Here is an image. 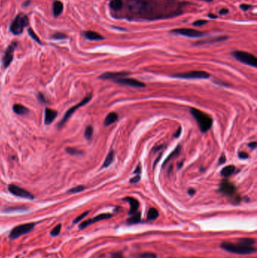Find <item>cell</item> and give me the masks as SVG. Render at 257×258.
<instances>
[{
	"label": "cell",
	"mask_w": 257,
	"mask_h": 258,
	"mask_svg": "<svg viewBox=\"0 0 257 258\" xmlns=\"http://www.w3.org/2000/svg\"><path fill=\"white\" fill-rule=\"evenodd\" d=\"M190 112L195 119L196 120L198 126L200 128L201 131L203 133L207 132L210 129L211 126L213 125V120L210 116L206 114L205 113L199 110V109H195V108H191Z\"/></svg>",
	"instance_id": "cell-2"
},
{
	"label": "cell",
	"mask_w": 257,
	"mask_h": 258,
	"mask_svg": "<svg viewBox=\"0 0 257 258\" xmlns=\"http://www.w3.org/2000/svg\"><path fill=\"white\" fill-rule=\"evenodd\" d=\"M161 157H162V154H161V155H160V156H159L158 158H157L156 161H155V162H154V167H155V165H156V164H157V162H158L159 161V158H160Z\"/></svg>",
	"instance_id": "cell-50"
},
{
	"label": "cell",
	"mask_w": 257,
	"mask_h": 258,
	"mask_svg": "<svg viewBox=\"0 0 257 258\" xmlns=\"http://www.w3.org/2000/svg\"><path fill=\"white\" fill-rule=\"evenodd\" d=\"M140 180V176L137 175V176H135L134 177H133L132 179H131L130 183L131 184H137V183L139 182Z\"/></svg>",
	"instance_id": "cell-40"
},
{
	"label": "cell",
	"mask_w": 257,
	"mask_h": 258,
	"mask_svg": "<svg viewBox=\"0 0 257 258\" xmlns=\"http://www.w3.org/2000/svg\"><path fill=\"white\" fill-rule=\"evenodd\" d=\"M248 146H249V147L250 148V149H254L256 147V142H251V143H250V144H248Z\"/></svg>",
	"instance_id": "cell-44"
},
{
	"label": "cell",
	"mask_w": 257,
	"mask_h": 258,
	"mask_svg": "<svg viewBox=\"0 0 257 258\" xmlns=\"http://www.w3.org/2000/svg\"><path fill=\"white\" fill-rule=\"evenodd\" d=\"M251 7H252V6H250V5H247V4H241V8L243 10V11H244L249 10L250 8H251Z\"/></svg>",
	"instance_id": "cell-41"
},
{
	"label": "cell",
	"mask_w": 257,
	"mask_h": 258,
	"mask_svg": "<svg viewBox=\"0 0 257 258\" xmlns=\"http://www.w3.org/2000/svg\"><path fill=\"white\" fill-rule=\"evenodd\" d=\"M180 133H181V128H179V129H178L177 132H176L175 135H174V137H178L179 136V135H180Z\"/></svg>",
	"instance_id": "cell-48"
},
{
	"label": "cell",
	"mask_w": 257,
	"mask_h": 258,
	"mask_svg": "<svg viewBox=\"0 0 257 258\" xmlns=\"http://www.w3.org/2000/svg\"><path fill=\"white\" fill-rule=\"evenodd\" d=\"M115 157V152L113 150H111L108 153L107 156L106 157V159H105L104 165H103V168H107L109 167L111 163L113 162V160H114Z\"/></svg>",
	"instance_id": "cell-25"
},
{
	"label": "cell",
	"mask_w": 257,
	"mask_h": 258,
	"mask_svg": "<svg viewBox=\"0 0 257 258\" xmlns=\"http://www.w3.org/2000/svg\"><path fill=\"white\" fill-rule=\"evenodd\" d=\"M227 39H228L227 36H220V37L214 38V39H210V40L208 39V40H205V41L201 42H198L197 44H204V43H209V42H217L224 41V40Z\"/></svg>",
	"instance_id": "cell-29"
},
{
	"label": "cell",
	"mask_w": 257,
	"mask_h": 258,
	"mask_svg": "<svg viewBox=\"0 0 257 258\" xmlns=\"http://www.w3.org/2000/svg\"><path fill=\"white\" fill-rule=\"evenodd\" d=\"M66 151L68 154L72 155V156H76V155L82 154V153L81 151H79L78 149H76V148H73V147H67L66 149Z\"/></svg>",
	"instance_id": "cell-30"
},
{
	"label": "cell",
	"mask_w": 257,
	"mask_h": 258,
	"mask_svg": "<svg viewBox=\"0 0 257 258\" xmlns=\"http://www.w3.org/2000/svg\"><path fill=\"white\" fill-rule=\"evenodd\" d=\"M84 189H85V186H76V187L72 188V189H69V190L68 191V193H80V192L83 191Z\"/></svg>",
	"instance_id": "cell-32"
},
{
	"label": "cell",
	"mask_w": 257,
	"mask_h": 258,
	"mask_svg": "<svg viewBox=\"0 0 257 258\" xmlns=\"http://www.w3.org/2000/svg\"><path fill=\"white\" fill-rule=\"evenodd\" d=\"M188 193L189 196H193V195L195 193V190L193 189H189L188 191Z\"/></svg>",
	"instance_id": "cell-47"
},
{
	"label": "cell",
	"mask_w": 257,
	"mask_h": 258,
	"mask_svg": "<svg viewBox=\"0 0 257 258\" xmlns=\"http://www.w3.org/2000/svg\"><path fill=\"white\" fill-rule=\"evenodd\" d=\"M221 247L224 250L234 254H249L256 251V248L253 246H246L240 243H231V242H224L221 245Z\"/></svg>",
	"instance_id": "cell-3"
},
{
	"label": "cell",
	"mask_w": 257,
	"mask_h": 258,
	"mask_svg": "<svg viewBox=\"0 0 257 258\" xmlns=\"http://www.w3.org/2000/svg\"><path fill=\"white\" fill-rule=\"evenodd\" d=\"M84 36L87 39L91 40V41H98V40H103L104 39L100 34L94 32V31H85L84 33Z\"/></svg>",
	"instance_id": "cell-19"
},
{
	"label": "cell",
	"mask_w": 257,
	"mask_h": 258,
	"mask_svg": "<svg viewBox=\"0 0 257 258\" xmlns=\"http://www.w3.org/2000/svg\"><path fill=\"white\" fill-rule=\"evenodd\" d=\"M35 225L36 224H33V223H28V224L19 225V226L14 228L11 231V233L9 234L10 238L16 239V238H19V237L23 236V235L27 234V233L32 231L33 228H34Z\"/></svg>",
	"instance_id": "cell-6"
},
{
	"label": "cell",
	"mask_w": 257,
	"mask_h": 258,
	"mask_svg": "<svg viewBox=\"0 0 257 258\" xmlns=\"http://www.w3.org/2000/svg\"><path fill=\"white\" fill-rule=\"evenodd\" d=\"M93 132H94L93 128H92V126L89 125V126L87 127L86 129H85V137H86L88 140H90V139L92 137V135H93Z\"/></svg>",
	"instance_id": "cell-31"
},
{
	"label": "cell",
	"mask_w": 257,
	"mask_h": 258,
	"mask_svg": "<svg viewBox=\"0 0 257 258\" xmlns=\"http://www.w3.org/2000/svg\"><path fill=\"white\" fill-rule=\"evenodd\" d=\"M225 162V155H223V156H221L219 158V164H223Z\"/></svg>",
	"instance_id": "cell-45"
},
{
	"label": "cell",
	"mask_w": 257,
	"mask_h": 258,
	"mask_svg": "<svg viewBox=\"0 0 257 258\" xmlns=\"http://www.w3.org/2000/svg\"><path fill=\"white\" fill-rule=\"evenodd\" d=\"M114 82L118 83V84L128 85V86L133 87V88H143V87H145L144 83L141 82L138 80L129 79V78H119V79L114 80Z\"/></svg>",
	"instance_id": "cell-12"
},
{
	"label": "cell",
	"mask_w": 257,
	"mask_h": 258,
	"mask_svg": "<svg viewBox=\"0 0 257 258\" xmlns=\"http://www.w3.org/2000/svg\"><path fill=\"white\" fill-rule=\"evenodd\" d=\"M8 190L11 194L18 197H21V198H28V199H33V198H34L29 192L23 189L20 186L15 185V184H11V185L8 186Z\"/></svg>",
	"instance_id": "cell-10"
},
{
	"label": "cell",
	"mask_w": 257,
	"mask_h": 258,
	"mask_svg": "<svg viewBox=\"0 0 257 258\" xmlns=\"http://www.w3.org/2000/svg\"><path fill=\"white\" fill-rule=\"evenodd\" d=\"M128 74V73L126 72H108L101 75L99 77V79L104 80H115L117 79H119V78H123L124 76H127Z\"/></svg>",
	"instance_id": "cell-15"
},
{
	"label": "cell",
	"mask_w": 257,
	"mask_h": 258,
	"mask_svg": "<svg viewBox=\"0 0 257 258\" xmlns=\"http://www.w3.org/2000/svg\"><path fill=\"white\" fill-rule=\"evenodd\" d=\"M28 33H29V36H31V37L33 38V39L35 40V41L36 42H38V43H39V44H42L41 43V41H40V39H38V36H36V34H35V33L33 32V29H31V28H29V29H28Z\"/></svg>",
	"instance_id": "cell-34"
},
{
	"label": "cell",
	"mask_w": 257,
	"mask_h": 258,
	"mask_svg": "<svg viewBox=\"0 0 257 258\" xmlns=\"http://www.w3.org/2000/svg\"><path fill=\"white\" fill-rule=\"evenodd\" d=\"M140 218H141L140 213V212H138L137 213H137L132 214L131 217L127 220V223L131 224H137V223H139L140 221Z\"/></svg>",
	"instance_id": "cell-27"
},
{
	"label": "cell",
	"mask_w": 257,
	"mask_h": 258,
	"mask_svg": "<svg viewBox=\"0 0 257 258\" xmlns=\"http://www.w3.org/2000/svg\"><path fill=\"white\" fill-rule=\"evenodd\" d=\"M228 12V10L227 9V8H223V9H221L219 11V14L220 15H225V14H227Z\"/></svg>",
	"instance_id": "cell-46"
},
{
	"label": "cell",
	"mask_w": 257,
	"mask_h": 258,
	"mask_svg": "<svg viewBox=\"0 0 257 258\" xmlns=\"http://www.w3.org/2000/svg\"><path fill=\"white\" fill-rule=\"evenodd\" d=\"M60 230H61V224H58L51 230V235L52 236H57V235H59V233H60Z\"/></svg>",
	"instance_id": "cell-33"
},
{
	"label": "cell",
	"mask_w": 257,
	"mask_h": 258,
	"mask_svg": "<svg viewBox=\"0 0 257 258\" xmlns=\"http://www.w3.org/2000/svg\"><path fill=\"white\" fill-rule=\"evenodd\" d=\"M57 116V112L54 109L46 108L45 112V123L46 125H49L55 119Z\"/></svg>",
	"instance_id": "cell-16"
},
{
	"label": "cell",
	"mask_w": 257,
	"mask_h": 258,
	"mask_svg": "<svg viewBox=\"0 0 257 258\" xmlns=\"http://www.w3.org/2000/svg\"><path fill=\"white\" fill-rule=\"evenodd\" d=\"M162 147H163V146H158V148L155 147V149H154V150H155V152H156V151L159 150V149H162Z\"/></svg>",
	"instance_id": "cell-51"
},
{
	"label": "cell",
	"mask_w": 257,
	"mask_h": 258,
	"mask_svg": "<svg viewBox=\"0 0 257 258\" xmlns=\"http://www.w3.org/2000/svg\"><path fill=\"white\" fill-rule=\"evenodd\" d=\"M63 9H64V5L61 2L55 1L53 3V15L55 17H58L59 15L62 13Z\"/></svg>",
	"instance_id": "cell-20"
},
{
	"label": "cell",
	"mask_w": 257,
	"mask_h": 258,
	"mask_svg": "<svg viewBox=\"0 0 257 258\" xmlns=\"http://www.w3.org/2000/svg\"><path fill=\"white\" fill-rule=\"evenodd\" d=\"M237 242L241 244V245H246V246H253L256 242H255V239H253V238H240Z\"/></svg>",
	"instance_id": "cell-26"
},
{
	"label": "cell",
	"mask_w": 257,
	"mask_h": 258,
	"mask_svg": "<svg viewBox=\"0 0 257 258\" xmlns=\"http://www.w3.org/2000/svg\"><path fill=\"white\" fill-rule=\"evenodd\" d=\"M14 112L18 115H26L29 113V109L21 104H15L13 107Z\"/></svg>",
	"instance_id": "cell-24"
},
{
	"label": "cell",
	"mask_w": 257,
	"mask_h": 258,
	"mask_svg": "<svg viewBox=\"0 0 257 258\" xmlns=\"http://www.w3.org/2000/svg\"><path fill=\"white\" fill-rule=\"evenodd\" d=\"M203 1H206V2H211L212 0H203Z\"/></svg>",
	"instance_id": "cell-53"
},
{
	"label": "cell",
	"mask_w": 257,
	"mask_h": 258,
	"mask_svg": "<svg viewBox=\"0 0 257 258\" xmlns=\"http://www.w3.org/2000/svg\"><path fill=\"white\" fill-rule=\"evenodd\" d=\"M235 167L233 165H229L228 166H225L221 171V175L224 177H228L235 172Z\"/></svg>",
	"instance_id": "cell-22"
},
{
	"label": "cell",
	"mask_w": 257,
	"mask_h": 258,
	"mask_svg": "<svg viewBox=\"0 0 257 258\" xmlns=\"http://www.w3.org/2000/svg\"><path fill=\"white\" fill-rule=\"evenodd\" d=\"M171 33L176 34H179L182 36H188L191 38H197L202 37L204 35V33L201 32V31L197 30V29H189V28H180V29H173Z\"/></svg>",
	"instance_id": "cell-9"
},
{
	"label": "cell",
	"mask_w": 257,
	"mask_h": 258,
	"mask_svg": "<svg viewBox=\"0 0 257 258\" xmlns=\"http://www.w3.org/2000/svg\"><path fill=\"white\" fill-rule=\"evenodd\" d=\"M207 20H198L194 22L193 25L196 26V27H202V26L204 25V24H207Z\"/></svg>",
	"instance_id": "cell-38"
},
{
	"label": "cell",
	"mask_w": 257,
	"mask_h": 258,
	"mask_svg": "<svg viewBox=\"0 0 257 258\" xmlns=\"http://www.w3.org/2000/svg\"><path fill=\"white\" fill-rule=\"evenodd\" d=\"M111 217H112V214H100V215H97V217H95L93 219H90V220H88L84 221L83 223H82V224H80L79 228L81 229H85V227H87V226H90L91 224H94V223H96V222H98V221L103 220L109 219V218H111Z\"/></svg>",
	"instance_id": "cell-14"
},
{
	"label": "cell",
	"mask_w": 257,
	"mask_h": 258,
	"mask_svg": "<svg viewBox=\"0 0 257 258\" xmlns=\"http://www.w3.org/2000/svg\"><path fill=\"white\" fill-rule=\"evenodd\" d=\"M38 100H39V101H41L42 103H45V102H46V100H45V96L43 95L42 93H39L38 95Z\"/></svg>",
	"instance_id": "cell-43"
},
{
	"label": "cell",
	"mask_w": 257,
	"mask_h": 258,
	"mask_svg": "<svg viewBox=\"0 0 257 258\" xmlns=\"http://www.w3.org/2000/svg\"><path fill=\"white\" fill-rule=\"evenodd\" d=\"M112 258H124V257L122 253L115 252L112 254Z\"/></svg>",
	"instance_id": "cell-42"
},
{
	"label": "cell",
	"mask_w": 257,
	"mask_h": 258,
	"mask_svg": "<svg viewBox=\"0 0 257 258\" xmlns=\"http://www.w3.org/2000/svg\"><path fill=\"white\" fill-rule=\"evenodd\" d=\"M140 167L138 166L137 168L135 170V171H134V173H140Z\"/></svg>",
	"instance_id": "cell-52"
},
{
	"label": "cell",
	"mask_w": 257,
	"mask_h": 258,
	"mask_svg": "<svg viewBox=\"0 0 257 258\" xmlns=\"http://www.w3.org/2000/svg\"><path fill=\"white\" fill-rule=\"evenodd\" d=\"M232 55L237 59L238 61H240L243 64H245L246 65L251 66L253 67H257V59L255 55H252L250 53H248L246 51H236L232 53Z\"/></svg>",
	"instance_id": "cell-5"
},
{
	"label": "cell",
	"mask_w": 257,
	"mask_h": 258,
	"mask_svg": "<svg viewBox=\"0 0 257 258\" xmlns=\"http://www.w3.org/2000/svg\"><path fill=\"white\" fill-rule=\"evenodd\" d=\"M174 77L181 78V79H207L210 77V74L205 71L195 70L189 72L178 73L174 75Z\"/></svg>",
	"instance_id": "cell-7"
},
{
	"label": "cell",
	"mask_w": 257,
	"mask_h": 258,
	"mask_svg": "<svg viewBox=\"0 0 257 258\" xmlns=\"http://www.w3.org/2000/svg\"><path fill=\"white\" fill-rule=\"evenodd\" d=\"M109 8L112 11L118 13L123 8V0H111L109 2Z\"/></svg>",
	"instance_id": "cell-18"
},
{
	"label": "cell",
	"mask_w": 257,
	"mask_h": 258,
	"mask_svg": "<svg viewBox=\"0 0 257 258\" xmlns=\"http://www.w3.org/2000/svg\"><path fill=\"white\" fill-rule=\"evenodd\" d=\"M219 191L226 196H232L235 193L236 189L233 184L228 182V181L224 180L220 184Z\"/></svg>",
	"instance_id": "cell-13"
},
{
	"label": "cell",
	"mask_w": 257,
	"mask_h": 258,
	"mask_svg": "<svg viewBox=\"0 0 257 258\" xmlns=\"http://www.w3.org/2000/svg\"><path fill=\"white\" fill-rule=\"evenodd\" d=\"M140 257L141 258H156L157 256H156V254H155L154 253H144V254H141Z\"/></svg>",
	"instance_id": "cell-36"
},
{
	"label": "cell",
	"mask_w": 257,
	"mask_h": 258,
	"mask_svg": "<svg viewBox=\"0 0 257 258\" xmlns=\"http://www.w3.org/2000/svg\"><path fill=\"white\" fill-rule=\"evenodd\" d=\"M118 114H117L115 112H113V113H110L109 114L106 116V118H105L104 120V125H106V126H109V125H112V124L115 123V122L118 120Z\"/></svg>",
	"instance_id": "cell-21"
},
{
	"label": "cell",
	"mask_w": 257,
	"mask_h": 258,
	"mask_svg": "<svg viewBox=\"0 0 257 258\" xmlns=\"http://www.w3.org/2000/svg\"><path fill=\"white\" fill-rule=\"evenodd\" d=\"M238 157L241 158V159H246V158L249 157V156L245 152H240L238 153Z\"/></svg>",
	"instance_id": "cell-39"
},
{
	"label": "cell",
	"mask_w": 257,
	"mask_h": 258,
	"mask_svg": "<svg viewBox=\"0 0 257 258\" xmlns=\"http://www.w3.org/2000/svg\"><path fill=\"white\" fill-rule=\"evenodd\" d=\"M208 17H210V18H213V19L216 18V17H217V16H216V15H212V14H209V15H208Z\"/></svg>",
	"instance_id": "cell-49"
},
{
	"label": "cell",
	"mask_w": 257,
	"mask_h": 258,
	"mask_svg": "<svg viewBox=\"0 0 257 258\" xmlns=\"http://www.w3.org/2000/svg\"><path fill=\"white\" fill-rule=\"evenodd\" d=\"M66 38H67V36H66L65 34L60 33H57L54 34L53 36H52V39H66Z\"/></svg>",
	"instance_id": "cell-35"
},
{
	"label": "cell",
	"mask_w": 257,
	"mask_h": 258,
	"mask_svg": "<svg viewBox=\"0 0 257 258\" xmlns=\"http://www.w3.org/2000/svg\"><path fill=\"white\" fill-rule=\"evenodd\" d=\"M17 45V43L14 42L7 48L6 52L4 54V56L2 57V64L5 68L8 67L11 64L12 60H13L14 52H15Z\"/></svg>",
	"instance_id": "cell-11"
},
{
	"label": "cell",
	"mask_w": 257,
	"mask_h": 258,
	"mask_svg": "<svg viewBox=\"0 0 257 258\" xmlns=\"http://www.w3.org/2000/svg\"><path fill=\"white\" fill-rule=\"evenodd\" d=\"M88 213L89 212L88 211H86V212H85V213H83V214H82L80 216H78V217H77V218H76L75 219V220L73 221V223H74V224H77V223H78L79 222V221H81L82 219L83 218H85V217H86L87 215H88Z\"/></svg>",
	"instance_id": "cell-37"
},
{
	"label": "cell",
	"mask_w": 257,
	"mask_h": 258,
	"mask_svg": "<svg viewBox=\"0 0 257 258\" xmlns=\"http://www.w3.org/2000/svg\"><path fill=\"white\" fill-rule=\"evenodd\" d=\"M158 217V211H157V209L151 208L148 210V214H147V218L149 220H155L157 217Z\"/></svg>",
	"instance_id": "cell-28"
},
{
	"label": "cell",
	"mask_w": 257,
	"mask_h": 258,
	"mask_svg": "<svg viewBox=\"0 0 257 258\" xmlns=\"http://www.w3.org/2000/svg\"><path fill=\"white\" fill-rule=\"evenodd\" d=\"M29 24V19L27 15L24 14H19L14 19L10 25V31L15 35H20L24 31V27H26Z\"/></svg>",
	"instance_id": "cell-4"
},
{
	"label": "cell",
	"mask_w": 257,
	"mask_h": 258,
	"mask_svg": "<svg viewBox=\"0 0 257 258\" xmlns=\"http://www.w3.org/2000/svg\"><path fill=\"white\" fill-rule=\"evenodd\" d=\"M91 100V95L87 96V97H85V98H84L83 100H82L81 101V102L79 103V104H77V105L74 106V107H73L72 108H70V109H69V110H68L67 112H66L65 113V115H64V117H63L62 119L60 120V122H59V124H58V127H59V128H60V127H62L63 125H64V124L66 123V122L67 121V120L71 117V116L73 114V113L76 112V110L77 109H78V108H79V107H82V106H84V105H85V104H88V103Z\"/></svg>",
	"instance_id": "cell-8"
},
{
	"label": "cell",
	"mask_w": 257,
	"mask_h": 258,
	"mask_svg": "<svg viewBox=\"0 0 257 258\" xmlns=\"http://www.w3.org/2000/svg\"><path fill=\"white\" fill-rule=\"evenodd\" d=\"M180 150H181V146H176V149H174V150L173 151L172 153H171V154L169 155L168 157L166 158V160H165V161H164V162L163 163V165H162V166L164 167L166 165V164L168 163L171 159H173V158L177 157V156L179 155V153H180Z\"/></svg>",
	"instance_id": "cell-23"
},
{
	"label": "cell",
	"mask_w": 257,
	"mask_h": 258,
	"mask_svg": "<svg viewBox=\"0 0 257 258\" xmlns=\"http://www.w3.org/2000/svg\"><path fill=\"white\" fill-rule=\"evenodd\" d=\"M125 200L127 202H128V203L130 204L131 210L130 212H129V214L132 215V214L137 213L140 206L139 202L137 199H135V198H132V197H127V198H125Z\"/></svg>",
	"instance_id": "cell-17"
},
{
	"label": "cell",
	"mask_w": 257,
	"mask_h": 258,
	"mask_svg": "<svg viewBox=\"0 0 257 258\" xmlns=\"http://www.w3.org/2000/svg\"><path fill=\"white\" fill-rule=\"evenodd\" d=\"M185 7L181 0H123L118 16L134 21L162 20L181 15Z\"/></svg>",
	"instance_id": "cell-1"
}]
</instances>
